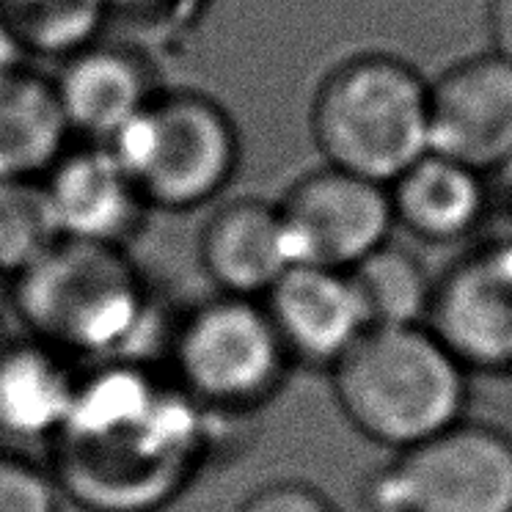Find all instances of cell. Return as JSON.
<instances>
[{
	"label": "cell",
	"mask_w": 512,
	"mask_h": 512,
	"mask_svg": "<svg viewBox=\"0 0 512 512\" xmlns=\"http://www.w3.org/2000/svg\"><path fill=\"white\" fill-rule=\"evenodd\" d=\"M171 380L218 419H243L268 405L292 361L259 298L223 295L196 303L168 334Z\"/></svg>",
	"instance_id": "5b68a950"
},
{
	"label": "cell",
	"mask_w": 512,
	"mask_h": 512,
	"mask_svg": "<svg viewBox=\"0 0 512 512\" xmlns=\"http://www.w3.org/2000/svg\"><path fill=\"white\" fill-rule=\"evenodd\" d=\"M0 512H64L53 471L12 446H0Z\"/></svg>",
	"instance_id": "44dd1931"
},
{
	"label": "cell",
	"mask_w": 512,
	"mask_h": 512,
	"mask_svg": "<svg viewBox=\"0 0 512 512\" xmlns=\"http://www.w3.org/2000/svg\"><path fill=\"white\" fill-rule=\"evenodd\" d=\"M42 182L64 240L127 248L144 229L149 204L108 144L67 149Z\"/></svg>",
	"instance_id": "7c38bea8"
},
{
	"label": "cell",
	"mask_w": 512,
	"mask_h": 512,
	"mask_svg": "<svg viewBox=\"0 0 512 512\" xmlns=\"http://www.w3.org/2000/svg\"><path fill=\"white\" fill-rule=\"evenodd\" d=\"M389 199L394 226L433 245L466 240L488 210L482 174L433 152L391 182Z\"/></svg>",
	"instance_id": "2e32d148"
},
{
	"label": "cell",
	"mask_w": 512,
	"mask_h": 512,
	"mask_svg": "<svg viewBox=\"0 0 512 512\" xmlns=\"http://www.w3.org/2000/svg\"><path fill=\"white\" fill-rule=\"evenodd\" d=\"M361 504L367 512H512V433L466 416L375 468Z\"/></svg>",
	"instance_id": "52a82bcc"
},
{
	"label": "cell",
	"mask_w": 512,
	"mask_h": 512,
	"mask_svg": "<svg viewBox=\"0 0 512 512\" xmlns=\"http://www.w3.org/2000/svg\"><path fill=\"white\" fill-rule=\"evenodd\" d=\"M262 303L292 367L325 375L372 328L347 270L292 265Z\"/></svg>",
	"instance_id": "8fae6325"
},
{
	"label": "cell",
	"mask_w": 512,
	"mask_h": 512,
	"mask_svg": "<svg viewBox=\"0 0 512 512\" xmlns=\"http://www.w3.org/2000/svg\"><path fill=\"white\" fill-rule=\"evenodd\" d=\"M427 94L430 86L400 58L358 56L336 67L312 102L325 166L389 188L430 152Z\"/></svg>",
	"instance_id": "277c9868"
},
{
	"label": "cell",
	"mask_w": 512,
	"mask_h": 512,
	"mask_svg": "<svg viewBox=\"0 0 512 512\" xmlns=\"http://www.w3.org/2000/svg\"><path fill=\"white\" fill-rule=\"evenodd\" d=\"M488 31L493 53L512 64V0H488Z\"/></svg>",
	"instance_id": "603a6c76"
},
{
	"label": "cell",
	"mask_w": 512,
	"mask_h": 512,
	"mask_svg": "<svg viewBox=\"0 0 512 512\" xmlns=\"http://www.w3.org/2000/svg\"><path fill=\"white\" fill-rule=\"evenodd\" d=\"M427 144L479 174L499 171L512 155V64L490 53L446 69L427 94Z\"/></svg>",
	"instance_id": "30bf717a"
},
{
	"label": "cell",
	"mask_w": 512,
	"mask_h": 512,
	"mask_svg": "<svg viewBox=\"0 0 512 512\" xmlns=\"http://www.w3.org/2000/svg\"><path fill=\"white\" fill-rule=\"evenodd\" d=\"M237 512H339V507L309 482L281 479L256 488Z\"/></svg>",
	"instance_id": "7402d4cb"
},
{
	"label": "cell",
	"mask_w": 512,
	"mask_h": 512,
	"mask_svg": "<svg viewBox=\"0 0 512 512\" xmlns=\"http://www.w3.org/2000/svg\"><path fill=\"white\" fill-rule=\"evenodd\" d=\"M199 259L215 290L259 301L298 265L279 204L262 199L218 207L199 237Z\"/></svg>",
	"instance_id": "5bb4252c"
},
{
	"label": "cell",
	"mask_w": 512,
	"mask_h": 512,
	"mask_svg": "<svg viewBox=\"0 0 512 512\" xmlns=\"http://www.w3.org/2000/svg\"><path fill=\"white\" fill-rule=\"evenodd\" d=\"M108 0H0V17L23 53L67 58L100 39Z\"/></svg>",
	"instance_id": "d6986e66"
},
{
	"label": "cell",
	"mask_w": 512,
	"mask_h": 512,
	"mask_svg": "<svg viewBox=\"0 0 512 512\" xmlns=\"http://www.w3.org/2000/svg\"><path fill=\"white\" fill-rule=\"evenodd\" d=\"M23 47L14 39L12 28L6 25V20L0 17V75L9 72V69L20 67L23 64Z\"/></svg>",
	"instance_id": "cb8c5ba5"
},
{
	"label": "cell",
	"mask_w": 512,
	"mask_h": 512,
	"mask_svg": "<svg viewBox=\"0 0 512 512\" xmlns=\"http://www.w3.org/2000/svg\"><path fill=\"white\" fill-rule=\"evenodd\" d=\"M108 146L149 210H196L229 185L240 163L229 113L199 91H157Z\"/></svg>",
	"instance_id": "8992f818"
},
{
	"label": "cell",
	"mask_w": 512,
	"mask_h": 512,
	"mask_svg": "<svg viewBox=\"0 0 512 512\" xmlns=\"http://www.w3.org/2000/svg\"><path fill=\"white\" fill-rule=\"evenodd\" d=\"M75 361L25 336L0 345V446L53 444L78 400Z\"/></svg>",
	"instance_id": "9a60e30c"
},
{
	"label": "cell",
	"mask_w": 512,
	"mask_h": 512,
	"mask_svg": "<svg viewBox=\"0 0 512 512\" xmlns=\"http://www.w3.org/2000/svg\"><path fill=\"white\" fill-rule=\"evenodd\" d=\"M160 3H166V0H108L111 9H124V12H149Z\"/></svg>",
	"instance_id": "d4e9b609"
},
{
	"label": "cell",
	"mask_w": 512,
	"mask_h": 512,
	"mask_svg": "<svg viewBox=\"0 0 512 512\" xmlns=\"http://www.w3.org/2000/svg\"><path fill=\"white\" fill-rule=\"evenodd\" d=\"M427 328L474 375H512V237L460 254L435 279Z\"/></svg>",
	"instance_id": "ba28073f"
},
{
	"label": "cell",
	"mask_w": 512,
	"mask_h": 512,
	"mask_svg": "<svg viewBox=\"0 0 512 512\" xmlns=\"http://www.w3.org/2000/svg\"><path fill=\"white\" fill-rule=\"evenodd\" d=\"M61 240L42 179H0V273L20 276Z\"/></svg>",
	"instance_id": "ffe728a7"
},
{
	"label": "cell",
	"mask_w": 512,
	"mask_h": 512,
	"mask_svg": "<svg viewBox=\"0 0 512 512\" xmlns=\"http://www.w3.org/2000/svg\"><path fill=\"white\" fill-rule=\"evenodd\" d=\"M53 83L69 130L89 144H111L160 91L146 56L100 39L64 58Z\"/></svg>",
	"instance_id": "4fadbf2b"
},
{
	"label": "cell",
	"mask_w": 512,
	"mask_h": 512,
	"mask_svg": "<svg viewBox=\"0 0 512 512\" xmlns=\"http://www.w3.org/2000/svg\"><path fill=\"white\" fill-rule=\"evenodd\" d=\"M212 419L146 364H97L50 444V471L83 512H160L199 477Z\"/></svg>",
	"instance_id": "6da1fadb"
},
{
	"label": "cell",
	"mask_w": 512,
	"mask_h": 512,
	"mask_svg": "<svg viewBox=\"0 0 512 512\" xmlns=\"http://www.w3.org/2000/svg\"><path fill=\"white\" fill-rule=\"evenodd\" d=\"M298 265L350 270L389 243V188L325 166L301 177L279 201Z\"/></svg>",
	"instance_id": "9c48e42d"
},
{
	"label": "cell",
	"mask_w": 512,
	"mask_h": 512,
	"mask_svg": "<svg viewBox=\"0 0 512 512\" xmlns=\"http://www.w3.org/2000/svg\"><path fill=\"white\" fill-rule=\"evenodd\" d=\"M12 281L9 303L28 336L72 361L144 364L146 339L160 334L155 298L127 248L61 237Z\"/></svg>",
	"instance_id": "7a4b0ae2"
},
{
	"label": "cell",
	"mask_w": 512,
	"mask_h": 512,
	"mask_svg": "<svg viewBox=\"0 0 512 512\" xmlns=\"http://www.w3.org/2000/svg\"><path fill=\"white\" fill-rule=\"evenodd\" d=\"M69 135L53 78L25 64L0 75V179H42Z\"/></svg>",
	"instance_id": "e0dca14e"
},
{
	"label": "cell",
	"mask_w": 512,
	"mask_h": 512,
	"mask_svg": "<svg viewBox=\"0 0 512 512\" xmlns=\"http://www.w3.org/2000/svg\"><path fill=\"white\" fill-rule=\"evenodd\" d=\"M328 378L345 422L391 455L466 419L471 372L427 325L369 328Z\"/></svg>",
	"instance_id": "3957f363"
},
{
	"label": "cell",
	"mask_w": 512,
	"mask_h": 512,
	"mask_svg": "<svg viewBox=\"0 0 512 512\" xmlns=\"http://www.w3.org/2000/svg\"><path fill=\"white\" fill-rule=\"evenodd\" d=\"M372 328L427 325L433 309L435 279L424 262L402 245L383 243L347 270Z\"/></svg>",
	"instance_id": "ac0fdd59"
},
{
	"label": "cell",
	"mask_w": 512,
	"mask_h": 512,
	"mask_svg": "<svg viewBox=\"0 0 512 512\" xmlns=\"http://www.w3.org/2000/svg\"><path fill=\"white\" fill-rule=\"evenodd\" d=\"M510 204H512V196H510ZM510 237H512V229H510Z\"/></svg>",
	"instance_id": "4316f807"
},
{
	"label": "cell",
	"mask_w": 512,
	"mask_h": 512,
	"mask_svg": "<svg viewBox=\"0 0 512 512\" xmlns=\"http://www.w3.org/2000/svg\"><path fill=\"white\" fill-rule=\"evenodd\" d=\"M6 306H9V290H6V276L0 273V317L6 312Z\"/></svg>",
	"instance_id": "484cf974"
}]
</instances>
